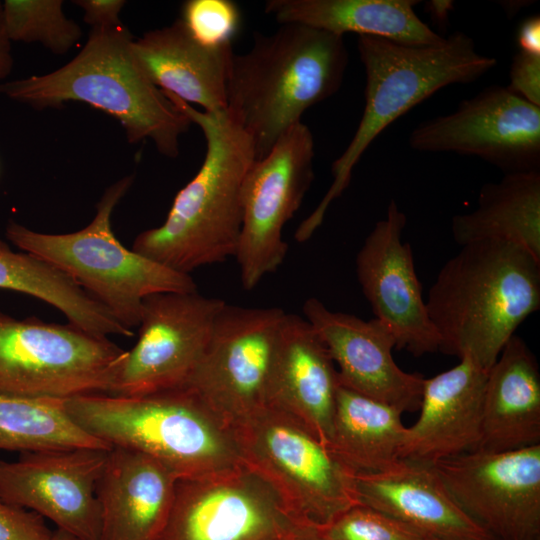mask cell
Masks as SVG:
<instances>
[{
	"label": "cell",
	"mask_w": 540,
	"mask_h": 540,
	"mask_svg": "<svg viewBox=\"0 0 540 540\" xmlns=\"http://www.w3.org/2000/svg\"><path fill=\"white\" fill-rule=\"evenodd\" d=\"M439 352L489 371L520 324L540 308V260L496 239L461 246L425 300Z\"/></svg>",
	"instance_id": "1"
},
{
	"label": "cell",
	"mask_w": 540,
	"mask_h": 540,
	"mask_svg": "<svg viewBox=\"0 0 540 540\" xmlns=\"http://www.w3.org/2000/svg\"><path fill=\"white\" fill-rule=\"evenodd\" d=\"M163 93L201 128L206 152L196 175L177 193L163 224L141 232L132 250L190 274L235 255L242 226V185L256 156L251 139L226 110H197Z\"/></svg>",
	"instance_id": "2"
},
{
	"label": "cell",
	"mask_w": 540,
	"mask_h": 540,
	"mask_svg": "<svg viewBox=\"0 0 540 540\" xmlns=\"http://www.w3.org/2000/svg\"><path fill=\"white\" fill-rule=\"evenodd\" d=\"M347 66L344 36L302 24L257 34L246 53H234L226 111L251 139L256 159L340 89Z\"/></svg>",
	"instance_id": "3"
},
{
	"label": "cell",
	"mask_w": 540,
	"mask_h": 540,
	"mask_svg": "<svg viewBox=\"0 0 540 540\" xmlns=\"http://www.w3.org/2000/svg\"><path fill=\"white\" fill-rule=\"evenodd\" d=\"M133 41L123 23L91 28L85 46L66 65L0 83V94L35 109L87 103L119 120L129 143L149 139L162 155L177 157L179 138L193 123L146 76Z\"/></svg>",
	"instance_id": "4"
},
{
	"label": "cell",
	"mask_w": 540,
	"mask_h": 540,
	"mask_svg": "<svg viewBox=\"0 0 540 540\" xmlns=\"http://www.w3.org/2000/svg\"><path fill=\"white\" fill-rule=\"evenodd\" d=\"M357 49L365 70L364 111L350 143L332 164L328 191L299 224L294 234L298 242L310 239L322 224L330 204L348 187L355 165L383 130L438 90L474 82L497 64L461 31L434 46L358 36Z\"/></svg>",
	"instance_id": "5"
},
{
	"label": "cell",
	"mask_w": 540,
	"mask_h": 540,
	"mask_svg": "<svg viewBox=\"0 0 540 540\" xmlns=\"http://www.w3.org/2000/svg\"><path fill=\"white\" fill-rule=\"evenodd\" d=\"M65 408L88 435L149 455L178 479L242 465L231 427L186 387L135 397L79 395Z\"/></svg>",
	"instance_id": "6"
},
{
	"label": "cell",
	"mask_w": 540,
	"mask_h": 540,
	"mask_svg": "<svg viewBox=\"0 0 540 540\" xmlns=\"http://www.w3.org/2000/svg\"><path fill=\"white\" fill-rule=\"evenodd\" d=\"M133 181L134 176L128 175L110 185L96 205L93 220L76 232L40 233L14 221L6 228L14 245L65 273L130 330L139 326L147 296L197 291L190 274L127 249L114 235L112 212Z\"/></svg>",
	"instance_id": "7"
},
{
	"label": "cell",
	"mask_w": 540,
	"mask_h": 540,
	"mask_svg": "<svg viewBox=\"0 0 540 540\" xmlns=\"http://www.w3.org/2000/svg\"><path fill=\"white\" fill-rule=\"evenodd\" d=\"M231 429L242 464L274 489L296 524L325 526L359 503L355 473L289 414L265 406Z\"/></svg>",
	"instance_id": "8"
},
{
	"label": "cell",
	"mask_w": 540,
	"mask_h": 540,
	"mask_svg": "<svg viewBox=\"0 0 540 540\" xmlns=\"http://www.w3.org/2000/svg\"><path fill=\"white\" fill-rule=\"evenodd\" d=\"M127 350L72 324L0 311V394L69 399L108 394Z\"/></svg>",
	"instance_id": "9"
},
{
	"label": "cell",
	"mask_w": 540,
	"mask_h": 540,
	"mask_svg": "<svg viewBox=\"0 0 540 540\" xmlns=\"http://www.w3.org/2000/svg\"><path fill=\"white\" fill-rule=\"evenodd\" d=\"M311 130L300 122L248 169L241 191L242 226L235 252L244 289L251 290L284 261L282 231L300 208L313 179Z\"/></svg>",
	"instance_id": "10"
},
{
	"label": "cell",
	"mask_w": 540,
	"mask_h": 540,
	"mask_svg": "<svg viewBox=\"0 0 540 540\" xmlns=\"http://www.w3.org/2000/svg\"><path fill=\"white\" fill-rule=\"evenodd\" d=\"M286 312L225 303L186 388L232 427L266 406L268 379Z\"/></svg>",
	"instance_id": "11"
},
{
	"label": "cell",
	"mask_w": 540,
	"mask_h": 540,
	"mask_svg": "<svg viewBox=\"0 0 540 540\" xmlns=\"http://www.w3.org/2000/svg\"><path fill=\"white\" fill-rule=\"evenodd\" d=\"M225 303L198 291L144 298L138 340L127 350L108 394L135 397L184 388Z\"/></svg>",
	"instance_id": "12"
},
{
	"label": "cell",
	"mask_w": 540,
	"mask_h": 540,
	"mask_svg": "<svg viewBox=\"0 0 540 540\" xmlns=\"http://www.w3.org/2000/svg\"><path fill=\"white\" fill-rule=\"evenodd\" d=\"M418 152L478 157L504 174L540 171V107L491 85L409 135Z\"/></svg>",
	"instance_id": "13"
},
{
	"label": "cell",
	"mask_w": 540,
	"mask_h": 540,
	"mask_svg": "<svg viewBox=\"0 0 540 540\" xmlns=\"http://www.w3.org/2000/svg\"><path fill=\"white\" fill-rule=\"evenodd\" d=\"M296 525L274 489L242 464L178 479L158 540H286Z\"/></svg>",
	"instance_id": "14"
},
{
	"label": "cell",
	"mask_w": 540,
	"mask_h": 540,
	"mask_svg": "<svg viewBox=\"0 0 540 540\" xmlns=\"http://www.w3.org/2000/svg\"><path fill=\"white\" fill-rule=\"evenodd\" d=\"M431 465L459 507L495 540H540V444L474 450Z\"/></svg>",
	"instance_id": "15"
},
{
	"label": "cell",
	"mask_w": 540,
	"mask_h": 540,
	"mask_svg": "<svg viewBox=\"0 0 540 540\" xmlns=\"http://www.w3.org/2000/svg\"><path fill=\"white\" fill-rule=\"evenodd\" d=\"M110 449H43L0 459V494L79 540H99L96 489Z\"/></svg>",
	"instance_id": "16"
},
{
	"label": "cell",
	"mask_w": 540,
	"mask_h": 540,
	"mask_svg": "<svg viewBox=\"0 0 540 540\" xmlns=\"http://www.w3.org/2000/svg\"><path fill=\"white\" fill-rule=\"evenodd\" d=\"M406 215L392 199L386 217L366 237L356 257V274L375 318L392 333L396 349L415 357L439 351L412 249L402 241Z\"/></svg>",
	"instance_id": "17"
},
{
	"label": "cell",
	"mask_w": 540,
	"mask_h": 540,
	"mask_svg": "<svg viewBox=\"0 0 540 540\" xmlns=\"http://www.w3.org/2000/svg\"><path fill=\"white\" fill-rule=\"evenodd\" d=\"M302 311L325 343L340 386L402 413L419 409L425 378L397 365L392 355L395 339L382 322L332 311L313 297Z\"/></svg>",
	"instance_id": "18"
},
{
	"label": "cell",
	"mask_w": 540,
	"mask_h": 540,
	"mask_svg": "<svg viewBox=\"0 0 540 540\" xmlns=\"http://www.w3.org/2000/svg\"><path fill=\"white\" fill-rule=\"evenodd\" d=\"M338 373L311 324L286 313L268 379L266 406L294 417L328 446L335 410Z\"/></svg>",
	"instance_id": "19"
},
{
	"label": "cell",
	"mask_w": 540,
	"mask_h": 540,
	"mask_svg": "<svg viewBox=\"0 0 540 540\" xmlns=\"http://www.w3.org/2000/svg\"><path fill=\"white\" fill-rule=\"evenodd\" d=\"M487 371L468 357L425 378L420 415L406 427L399 458L433 464L477 450Z\"/></svg>",
	"instance_id": "20"
},
{
	"label": "cell",
	"mask_w": 540,
	"mask_h": 540,
	"mask_svg": "<svg viewBox=\"0 0 540 540\" xmlns=\"http://www.w3.org/2000/svg\"><path fill=\"white\" fill-rule=\"evenodd\" d=\"M355 490L359 503L430 540H495L459 507L431 464L400 459L385 470L355 474Z\"/></svg>",
	"instance_id": "21"
},
{
	"label": "cell",
	"mask_w": 540,
	"mask_h": 540,
	"mask_svg": "<svg viewBox=\"0 0 540 540\" xmlns=\"http://www.w3.org/2000/svg\"><path fill=\"white\" fill-rule=\"evenodd\" d=\"M178 477L144 453L112 447L97 484L99 540H158Z\"/></svg>",
	"instance_id": "22"
},
{
	"label": "cell",
	"mask_w": 540,
	"mask_h": 540,
	"mask_svg": "<svg viewBox=\"0 0 540 540\" xmlns=\"http://www.w3.org/2000/svg\"><path fill=\"white\" fill-rule=\"evenodd\" d=\"M135 57L159 89L206 112L227 109L232 45L212 48L196 41L179 18L133 41Z\"/></svg>",
	"instance_id": "23"
},
{
	"label": "cell",
	"mask_w": 540,
	"mask_h": 540,
	"mask_svg": "<svg viewBox=\"0 0 540 540\" xmlns=\"http://www.w3.org/2000/svg\"><path fill=\"white\" fill-rule=\"evenodd\" d=\"M540 444V373L525 341L514 334L487 373L477 450Z\"/></svg>",
	"instance_id": "24"
},
{
	"label": "cell",
	"mask_w": 540,
	"mask_h": 540,
	"mask_svg": "<svg viewBox=\"0 0 540 540\" xmlns=\"http://www.w3.org/2000/svg\"><path fill=\"white\" fill-rule=\"evenodd\" d=\"M415 0H269L265 12L282 24H302L344 36H375L411 46L445 37L419 18Z\"/></svg>",
	"instance_id": "25"
},
{
	"label": "cell",
	"mask_w": 540,
	"mask_h": 540,
	"mask_svg": "<svg viewBox=\"0 0 540 540\" xmlns=\"http://www.w3.org/2000/svg\"><path fill=\"white\" fill-rule=\"evenodd\" d=\"M454 240L496 239L521 246L540 260V171L504 174L480 189L476 208L452 218Z\"/></svg>",
	"instance_id": "26"
},
{
	"label": "cell",
	"mask_w": 540,
	"mask_h": 540,
	"mask_svg": "<svg viewBox=\"0 0 540 540\" xmlns=\"http://www.w3.org/2000/svg\"><path fill=\"white\" fill-rule=\"evenodd\" d=\"M401 417L399 410L339 385L328 447L355 474L385 470L400 460L406 430Z\"/></svg>",
	"instance_id": "27"
},
{
	"label": "cell",
	"mask_w": 540,
	"mask_h": 540,
	"mask_svg": "<svg viewBox=\"0 0 540 540\" xmlns=\"http://www.w3.org/2000/svg\"><path fill=\"white\" fill-rule=\"evenodd\" d=\"M0 288L31 295L61 311L69 323L99 337H131L96 299L65 273L27 252H14L0 240Z\"/></svg>",
	"instance_id": "28"
},
{
	"label": "cell",
	"mask_w": 540,
	"mask_h": 540,
	"mask_svg": "<svg viewBox=\"0 0 540 540\" xmlns=\"http://www.w3.org/2000/svg\"><path fill=\"white\" fill-rule=\"evenodd\" d=\"M76 447L112 448L80 429L63 399L0 394V450L23 453Z\"/></svg>",
	"instance_id": "29"
},
{
	"label": "cell",
	"mask_w": 540,
	"mask_h": 540,
	"mask_svg": "<svg viewBox=\"0 0 540 540\" xmlns=\"http://www.w3.org/2000/svg\"><path fill=\"white\" fill-rule=\"evenodd\" d=\"M2 5L11 42H38L62 55L81 38V28L65 16L62 0H5Z\"/></svg>",
	"instance_id": "30"
},
{
	"label": "cell",
	"mask_w": 540,
	"mask_h": 540,
	"mask_svg": "<svg viewBox=\"0 0 540 540\" xmlns=\"http://www.w3.org/2000/svg\"><path fill=\"white\" fill-rule=\"evenodd\" d=\"M323 540H430L398 520L358 503L325 526Z\"/></svg>",
	"instance_id": "31"
},
{
	"label": "cell",
	"mask_w": 540,
	"mask_h": 540,
	"mask_svg": "<svg viewBox=\"0 0 540 540\" xmlns=\"http://www.w3.org/2000/svg\"><path fill=\"white\" fill-rule=\"evenodd\" d=\"M180 19L200 44L219 48L232 45L241 13L231 0H188L182 6Z\"/></svg>",
	"instance_id": "32"
},
{
	"label": "cell",
	"mask_w": 540,
	"mask_h": 540,
	"mask_svg": "<svg viewBox=\"0 0 540 540\" xmlns=\"http://www.w3.org/2000/svg\"><path fill=\"white\" fill-rule=\"evenodd\" d=\"M52 534L44 518L0 494V540H51Z\"/></svg>",
	"instance_id": "33"
},
{
	"label": "cell",
	"mask_w": 540,
	"mask_h": 540,
	"mask_svg": "<svg viewBox=\"0 0 540 540\" xmlns=\"http://www.w3.org/2000/svg\"><path fill=\"white\" fill-rule=\"evenodd\" d=\"M507 88L540 107V55L518 51L512 59Z\"/></svg>",
	"instance_id": "34"
},
{
	"label": "cell",
	"mask_w": 540,
	"mask_h": 540,
	"mask_svg": "<svg viewBox=\"0 0 540 540\" xmlns=\"http://www.w3.org/2000/svg\"><path fill=\"white\" fill-rule=\"evenodd\" d=\"M74 3L83 10V19L91 28L121 24L119 14L126 4L123 0H77Z\"/></svg>",
	"instance_id": "35"
},
{
	"label": "cell",
	"mask_w": 540,
	"mask_h": 540,
	"mask_svg": "<svg viewBox=\"0 0 540 540\" xmlns=\"http://www.w3.org/2000/svg\"><path fill=\"white\" fill-rule=\"evenodd\" d=\"M519 51L540 55V17L534 15L521 22L517 35Z\"/></svg>",
	"instance_id": "36"
},
{
	"label": "cell",
	"mask_w": 540,
	"mask_h": 540,
	"mask_svg": "<svg viewBox=\"0 0 540 540\" xmlns=\"http://www.w3.org/2000/svg\"><path fill=\"white\" fill-rule=\"evenodd\" d=\"M13 64L14 60L12 56L11 40L6 31L3 5L2 2H0V83H3L10 75Z\"/></svg>",
	"instance_id": "37"
},
{
	"label": "cell",
	"mask_w": 540,
	"mask_h": 540,
	"mask_svg": "<svg viewBox=\"0 0 540 540\" xmlns=\"http://www.w3.org/2000/svg\"><path fill=\"white\" fill-rule=\"evenodd\" d=\"M425 7L432 20L436 24L444 26L447 24L449 14L454 7V3L450 0H431L426 2Z\"/></svg>",
	"instance_id": "38"
},
{
	"label": "cell",
	"mask_w": 540,
	"mask_h": 540,
	"mask_svg": "<svg viewBox=\"0 0 540 540\" xmlns=\"http://www.w3.org/2000/svg\"><path fill=\"white\" fill-rule=\"evenodd\" d=\"M286 540H323L318 527L297 524Z\"/></svg>",
	"instance_id": "39"
},
{
	"label": "cell",
	"mask_w": 540,
	"mask_h": 540,
	"mask_svg": "<svg viewBox=\"0 0 540 540\" xmlns=\"http://www.w3.org/2000/svg\"><path fill=\"white\" fill-rule=\"evenodd\" d=\"M501 3L500 5L509 16H514L519 10L530 5V1H503Z\"/></svg>",
	"instance_id": "40"
},
{
	"label": "cell",
	"mask_w": 540,
	"mask_h": 540,
	"mask_svg": "<svg viewBox=\"0 0 540 540\" xmlns=\"http://www.w3.org/2000/svg\"><path fill=\"white\" fill-rule=\"evenodd\" d=\"M51 540H79V539H77L73 535L63 530L56 529L55 531H53Z\"/></svg>",
	"instance_id": "41"
}]
</instances>
